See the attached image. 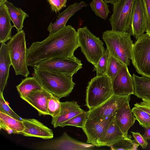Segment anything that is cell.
<instances>
[{
  "label": "cell",
  "mask_w": 150,
  "mask_h": 150,
  "mask_svg": "<svg viewBox=\"0 0 150 150\" xmlns=\"http://www.w3.org/2000/svg\"><path fill=\"white\" fill-rule=\"evenodd\" d=\"M79 47L77 32L71 25H66L58 31L50 34L41 42L32 43L27 49V64L34 67L40 62L56 57L72 58Z\"/></svg>",
  "instance_id": "1"
},
{
  "label": "cell",
  "mask_w": 150,
  "mask_h": 150,
  "mask_svg": "<svg viewBox=\"0 0 150 150\" xmlns=\"http://www.w3.org/2000/svg\"><path fill=\"white\" fill-rule=\"evenodd\" d=\"M32 74L37 78L42 88L60 99L69 96L76 84L72 76L58 73L33 67Z\"/></svg>",
  "instance_id": "2"
},
{
  "label": "cell",
  "mask_w": 150,
  "mask_h": 150,
  "mask_svg": "<svg viewBox=\"0 0 150 150\" xmlns=\"http://www.w3.org/2000/svg\"><path fill=\"white\" fill-rule=\"evenodd\" d=\"M131 35L129 32H120L111 30L103 32L102 36L110 54L127 66L132 58L133 43Z\"/></svg>",
  "instance_id": "3"
},
{
  "label": "cell",
  "mask_w": 150,
  "mask_h": 150,
  "mask_svg": "<svg viewBox=\"0 0 150 150\" xmlns=\"http://www.w3.org/2000/svg\"><path fill=\"white\" fill-rule=\"evenodd\" d=\"M114 95L112 82L105 74L96 76L88 82L86 91V105L89 110L94 108Z\"/></svg>",
  "instance_id": "4"
},
{
  "label": "cell",
  "mask_w": 150,
  "mask_h": 150,
  "mask_svg": "<svg viewBox=\"0 0 150 150\" xmlns=\"http://www.w3.org/2000/svg\"><path fill=\"white\" fill-rule=\"evenodd\" d=\"M23 30L17 32L8 42V52L15 74L26 77L30 74L26 61L27 49Z\"/></svg>",
  "instance_id": "5"
},
{
  "label": "cell",
  "mask_w": 150,
  "mask_h": 150,
  "mask_svg": "<svg viewBox=\"0 0 150 150\" xmlns=\"http://www.w3.org/2000/svg\"><path fill=\"white\" fill-rule=\"evenodd\" d=\"M77 32L81 52L87 60L96 67L105 51L103 42L92 33L86 26L78 28Z\"/></svg>",
  "instance_id": "6"
},
{
  "label": "cell",
  "mask_w": 150,
  "mask_h": 150,
  "mask_svg": "<svg viewBox=\"0 0 150 150\" xmlns=\"http://www.w3.org/2000/svg\"><path fill=\"white\" fill-rule=\"evenodd\" d=\"M132 63L137 72L150 77V36L144 34L133 43Z\"/></svg>",
  "instance_id": "7"
},
{
  "label": "cell",
  "mask_w": 150,
  "mask_h": 150,
  "mask_svg": "<svg viewBox=\"0 0 150 150\" xmlns=\"http://www.w3.org/2000/svg\"><path fill=\"white\" fill-rule=\"evenodd\" d=\"M135 0H117L113 5V12L109 19L112 30L120 32L129 31Z\"/></svg>",
  "instance_id": "8"
},
{
  "label": "cell",
  "mask_w": 150,
  "mask_h": 150,
  "mask_svg": "<svg viewBox=\"0 0 150 150\" xmlns=\"http://www.w3.org/2000/svg\"><path fill=\"white\" fill-rule=\"evenodd\" d=\"M81 61L72 58L56 57L42 61L34 66L38 69L73 76L82 68Z\"/></svg>",
  "instance_id": "9"
},
{
  "label": "cell",
  "mask_w": 150,
  "mask_h": 150,
  "mask_svg": "<svg viewBox=\"0 0 150 150\" xmlns=\"http://www.w3.org/2000/svg\"><path fill=\"white\" fill-rule=\"evenodd\" d=\"M130 95H112L99 106L87 111L88 118L96 120H103L114 114L116 110L126 102L129 101Z\"/></svg>",
  "instance_id": "10"
},
{
  "label": "cell",
  "mask_w": 150,
  "mask_h": 150,
  "mask_svg": "<svg viewBox=\"0 0 150 150\" xmlns=\"http://www.w3.org/2000/svg\"><path fill=\"white\" fill-rule=\"evenodd\" d=\"M114 114L103 120L87 119L82 128L87 137V143L98 147V141L105 130L112 121Z\"/></svg>",
  "instance_id": "11"
},
{
  "label": "cell",
  "mask_w": 150,
  "mask_h": 150,
  "mask_svg": "<svg viewBox=\"0 0 150 150\" xmlns=\"http://www.w3.org/2000/svg\"><path fill=\"white\" fill-rule=\"evenodd\" d=\"M112 84L114 95L122 96L134 94L132 76L125 64L120 69Z\"/></svg>",
  "instance_id": "12"
},
{
  "label": "cell",
  "mask_w": 150,
  "mask_h": 150,
  "mask_svg": "<svg viewBox=\"0 0 150 150\" xmlns=\"http://www.w3.org/2000/svg\"><path fill=\"white\" fill-rule=\"evenodd\" d=\"M146 18L142 0H135L129 32L137 40L146 31Z\"/></svg>",
  "instance_id": "13"
},
{
  "label": "cell",
  "mask_w": 150,
  "mask_h": 150,
  "mask_svg": "<svg viewBox=\"0 0 150 150\" xmlns=\"http://www.w3.org/2000/svg\"><path fill=\"white\" fill-rule=\"evenodd\" d=\"M22 121L24 128L21 134L24 136L38 137L45 139L53 137L52 130L38 120L23 118Z\"/></svg>",
  "instance_id": "14"
},
{
  "label": "cell",
  "mask_w": 150,
  "mask_h": 150,
  "mask_svg": "<svg viewBox=\"0 0 150 150\" xmlns=\"http://www.w3.org/2000/svg\"><path fill=\"white\" fill-rule=\"evenodd\" d=\"M52 94L43 89L31 91L22 99L25 101L38 112L40 116L48 115L47 107L48 101Z\"/></svg>",
  "instance_id": "15"
},
{
  "label": "cell",
  "mask_w": 150,
  "mask_h": 150,
  "mask_svg": "<svg viewBox=\"0 0 150 150\" xmlns=\"http://www.w3.org/2000/svg\"><path fill=\"white\" fill-rule=\"evenodd\" d=\"M86 5L83 1L74 3L69 5L63 12L59 13L55 22L53 23L51 22L47 27V30L50 34L55 33L65 26L68 21L75 13Z\"/></svg>",
  "instance_id": "16"
},
{
  "label": "cell",
  "mask_w": 150,
  "mask_h": 150,
  "mask_svg": "<svg viewBox=\"0 0 150 150\" xmlns=\"http://www.w3.org/2000/svg\"><path fill=\"white\" fill-rule=\"evenodd\" d=\"M129 101L126 102L117 109L114 115L116 123L124 134L127 136L130 128L134 124L136 118L130 109Z\"/></svg>",
  "instance_id": "17"
},
{
  "label": "cell",
  "mask_w": 150,
  "mask_h": 150,
  "mask_svg": "<svg viewBox=\"0 0 150 150\" xmlns=\"http://www.w3.org/2000/svg\"><path fill=\"white\" fill-rule=\"evenodd\" d=\"M61 110L59 115L52 118L51 124L54 128L59 127L64 122L85 111L74 101L61 102Z\"/></svg>",
  "instance_id": "18"
},
{
  "label": "cell",
  "mask_w": 150,
  "mask_h": 150,
  "mask_svg": "<svg viewBox=\"0 0 150 150\" xmlns=\"http://www.w3.org/2000/svg\"><path fill=\"white\" fill-rule=\"evenodd\" d=\"M0 48V93H3L7 84L9 69L11 65L8 49L5 42L1 43Z\"/></svg>",
  "instance_id": "19"
},
{
  "label": "cell",
  "mask_w": 150,
  "mask_h": 150,
  "mask_svg": "<svg viewBox=\"0 0 150 150\" xmlns=\"http://www.w3.org/2000/svg\"><path fill=\"white\" fill-rule=\"evenodd\" d=\"M127 136H125L120 129L114 116L99 139L98 147L105 146L109 147L114 142Z\"/></svg>",
  "instance_id": "20"
},
{
  "label": "cell",
  "mask_w": 150,
  "mask_h": 150,
  "mask_svg": "<svg viewBox=\"0 0 150 150\" xmlns=\"http://www.w3.org/2000/svg\"><path fill=\"white\" fill-rule=\"evenodd\" d=\"M6 4L0 6V43L5 42L12 38L11 30L14 27Z\"/></svg>",
  "instance_id": "21"
},
{
  "label": "cell",
  "mask_w": 150,
  "mask_h": 150,
  "mask_svg": "<svg viewBox=\"0 0 150 150\" xmlns=\"http://www.w3.org/2000/svg\"><path fill=\"white\" fill-rule=\"evenodd\" d=\"M134 93L137 98L150 100V77L132 74Z\"/></svg>",
  "instance_id": "22"
},
{
  "label": "cell",
  "mask_w": 150,
  "mask_h": 150,
  "mask_svg": "<svg viewBox=\"0 0 150 150\" xmlns=\"http://www.w3.org/2000/svg\"><path fill=\"white\" fill-rule=\"evenodd\" d=\"M16 88L21 98L27 96L32 91L43 88L34 76H27L22 79L21 82L16 86Z\"/></svg>",
  "instance_id": "23"
},
{
  "label": "cell",
  "mask_w": 150,
  "mask_h": 150,
  "mask_svg": "<svg viewBox=\"0 0 150 150\" xmlns=\"http://www.w3.org/2000/svg\"><path fill=\"white\" fill-rule=\"evenodd\" d=\"M11 21L17 32L22 30L24 20L29 17L28 14L21 8L15 6L11 3L7 1L6 4Z\"/></svg>",
  "instance_id": "24"
},
{
  "label": "cell",
  "mask_w": 150,
  "mask_h": 150,
  "mask_svg": "<svg viewBox=\"0 0 150 150\" xmlns=\"http://www.w3.org/2000/svg\"><path fill=\"white\" fill-rule=\"evenodd\" d=\"M131 136H127L120 139L112 143L109 146L112 150H136L139 145L135 140L131 139Z\"/></svg>",
  "instance_id": "25"
},
{
  "label": "cell",
  "mask_w": 150,
  "mask_h": 150,
  "mask_svg": "<svg viewBox=\"0 0 150 150\" xmlns=\"http://www.w3.org/2000/svg\"><path fill=\"white\" fill-rule=\"evenodd\" d=\"M90 6L96 16L104 20L107 19L110 12L109 6L104 0H92Z\"/></svg>",
  "instance_id": "26"
},
{
  "label": "cell",
  "mask_w": 150,
  "mask_h": 150,
  "mask_svg": "<svg viewBox=\"0 0 150 150\" xmlns=\"http://www.w3.org/2000/svg\"><path fill=\"white\" fill-rule=\"evenodd\" d=\"M0 120L13 130L16 134H21L24 129L22 121L15 119L0 111Z\"/></svg>",
  "instance_id": "27"
},
{
  "label": "cell",
  "mask_w": 150,
  "mask_h": 150,
  "mask_svg": "<svg viewBox=\"0 0 150 150\" xmlns=\"http://www.w3.org/2000/svg\"><path fill=\"white\" fill-rule=\"evenodd\" d=\"M123 64L110 54L108 66L105 74L108 76L112 82Z\"/></svg>",
  "instance_id": "28"
},
{
  "label": "cell",
  "mask_w": 150,
  "mask_h": 150,
  "mask_svg": "<svg viewBox=\"0 0 150 150\" xmlns=\"http://www.w3.org/2000/svg\"><path fill=\"white\" fill-rule=\"evenodd\" d=\"M131 111L139 125L144 128L150 127V114L134 106Z\"/></svg>",
  "instance_id": "29"
},
{
  "label": "cell",
  "mask_w": 150,
  "mask_h": 150,
  "mask_svg": "<svg viewBox=\"0 0 150 150\" xmlns=\"http://www.w3.org/2000/svg\"><path fill=\"white\" fill-rule=\"evenodd\" d=\"M88 115L87 111H85L64 122L59 127H63L66 126L70 125L82 128L88 118Z\"/></svg>",
  "instance_id": "30"
},
{
  "label": "cell",
  "mask_w": 150,
  "mask_h": 150,
  "mask_svg": "<svg viewBox=\"0 0 150 150\" xmlns=\"http://www.w3.org/2000/svg\"><path fill=\"white\" fill-rule=\"evenodd\" d=\"M110 53L108 49H105L102 57L99 60L96 66L94 67L93 71H96V76H100L105 74L108 63Z\"/></svg>",
  "instance_id": "31"
},
{
  "label": "cell",
  "mask_w": 150,
  "mask_h": 150,
  "mask_svg": "<svg viewBox=\"0 0 150 150\" xmlns=\"http://www.w3.org/2000/svg\"><path fill=\"white\" fill-rule=\"evenodd\" d=\"M59 98L52 95L48 101L47 112L48 115L51 116L52 118L58 116L61 110V103Z\"/></svg>",
  "instance_id": "32"
},
{
  "label": "cell",
  "mask_w": 150,
  "mask_h": 150,
  "mask_svg": "<svg viewBox=\"0 0 150 150\" xmlns=\"http://www.w3.org/2000/svg\"><path fill=\"white\" fill-rule=\"evenodd\" d=\"M3 93H0V111L15 119L22 121L23 118L16 113L6 101Z\"/></svg>",
  "instance_id": "33"
},
{
  "label": "cell",
  "mask_w": 150,
  "mask_h": 150,
  "mask_svg": "<svg viewBox=\"0 0 150 150\" xmlns=\"http://www.w3.org/2000/svg\"><path fill=\"white\" fill-rule=\"evenodd\" d=\"M146 18V32L150 36V0H142Z\"/></svg>",
  "instance_id": "34"
},
{
  "label": "cell",
  "mask_w": 150,
  "mask_h": 150,
  "mask_svg": "<svg viewBox=\"0 0 150 150\" xmlns=\"http://www.w3.org/2000/svg\"><path fill=\"white\" fill-rule=\"evenodd\" d=\"M134 140L143 149H146L148 144L146 139L139 132H131Z\"/></svg>",
  "instance_id": "35"
},
{
  "label": "cell",
  "mask_w": 150,
  "mask_h": 150,
  "mask_svg": "<svg viewBox=\"0 0 150 150\" xmlns=\"http://www.w3.org/2000/svg\"><path fill=\"white\" fill-rule=\"evenodd\" d=\"M140 103H136L134 106L139 108L150 114V100L147 99H142Z\"/></svg>",
  "instance_id": "36"
},
{
  "label": "cell",
  "mask_w": 150,
  "mask_h": 150,
  "mask_svg": "<svg viewBox=\"0 0 150 150\" xmlns=\"http://www.w3.org/2000/svg\"><path fill=\"white\" fill-rule=\"evenodd\" d=\"M50 5L51 10L56 13L63 8L60 0H47Z\"/></svg>",
  "instance_id": "37"
},
{
  "label": "cell",
  "mask_w": 150,
  "mask_h": 150,
  "mask_svg": "<svg viewBox=\"0 0 150 150\" xmlns=\"http://www.w3.org/2000/svg\"><path fill=\"white\" fill-rule=\"evenodd\" d=\"M0 127L1 129V128L3 129L8 134H16V132L7 126L1 120H0Z\"/></svg>",
  "instance_id": "38"
},
{
  "label": "cell",
  "mask_w": 150,
  "mask_h": 150,
  "mask_svg": "<svg viewBox=\"0 0 150 150\" xmlns=\"http://www.w3.org/2000/svg\"><path fill=\"white\" fill-rule=\"evenodd\" d=\"M144 132L143 136L146 139L150 140V127L144 128Z\"/></svg>",
  "instance_id": "39"
},
{
  "label": "cell",
  "mask_w": 150,
  "mask_h": 150,
  "mask_svg": "<svg viewBox=\"0 0 150 150\" xmlns=\"http://www.w3.org/2000/svg\"><path fill=\"white\" fill-rule=\"evenodd\" d=\"M117 0H104V1L107 3H109L112 5L113 4L117 1Z\"/></svg>",
  "instance_id": "40"
},
{
  "label": "cell",
  "mask_w": 150,
  "mask_h": 150,
  "mask_svg": "<svg viewBox=\"0 0 150 150\" xmlns=\"http://www.w3.org/2000/svg\"><path fill=\"white\" fill-rule=\"evenodd\" d=\"M62 6L63 8L65 7L66 6V3L67 0H60Z\"/></svg>",
  "instance_id": "41"
},
{
  "label": "cell",
  "mask_w": 150,
  "mask_h": 150,
  "mask_svg": "<svg viewBox=\"0 0 150 150\" xmlns=\"http://www.w3.org/2000/svg\"><path fill=\"white\" fill-rule=\"evenodd\" d=\"M7 0H0V6L6 4Z\"/></svg>",
  "instance_id": "42"
}]
</instances>
